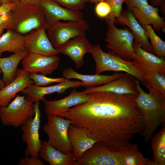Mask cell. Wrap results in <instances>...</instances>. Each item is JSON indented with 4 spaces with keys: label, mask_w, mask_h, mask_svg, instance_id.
Segmentation results:
<instances>
[{
    "label": "cell",
    "mask_w": 165,
    "mask_h": 165,
    "mask_svg": "<svg viewBox=\"0 0 165 165\" xmlns=\"http://www.w3.org/2000/svg\"><path fill=\"white\" fill-rule=\"evenodd\" d=\"M123 74L122 72H117L111 75H84L79 73L71 68H65L62 71L64 78L79 79L84 83V87L86 88L104 85L118 79Z\"/></svg>",
    "instance_id": "obj_22"
},
{
    "label": "cell",
    "mask_w": 165,
    "mask_h": 165,
    "mask_svg": "<svg viewBox=\"0 0 165 165\" xmlns=\"http://www.w3.org/2000/svg\"><path fill=\"white\" fill-rule=\"evenodd\" d=\"M47 122L43 126V130L47 135L49 144L52 147L65 154L72 152L73 147L68 136L71 121L60 116H47Z\"/></svg>",
    "instance_id": "obj_8"
},
{
    "label": "cell",
    "mask_w": 165,
    "mask_h": 165,
    "mask_svg": "<svg viewBox=\"0 0 165 165\" xmlns=\"http://www.w3.org/2000/svg\"><path fill=\"white\" fill-rule=\"evenodd\" d=\"M35 115L21 127L22 140L27 144L24 153L25 156L39 157V152L42 144L39 130L41 123V112L39 101L35 104Z\"/></svg>",
    "instance_id": "obj_10"
},
{
    "label": "cell",
    "mask_w": 165,
    "mask_h": 165,
    "mask_svg": "<svg viewBox=\"0 0 165 165\" xmlns=\"http://www.w3.org/2000/svg\"><path fill=\"white\" fill-rule=\"evenodd\" d=\"M60 57L29 53L22 60L23 69L29 73H38L47 76L58 67Z\"/></svg>",
    "instance_id": "obj_12"
},
{
    "label": "cell",
    "mask_w": 165,
    "mask_h": 165,
    "mask_svg": "<svg viewBox=\"0 0 165 165\" xmlns=\"http://www.w3.org/2000/svg\"><path fill=\"white\" fill-rule=\"evenodd\" d=\"M133 46L136 54L134 59L138 60L157 70L165 72L164 59L144 50L134 40Z\"/></svg>",
    "instance_id": "obj_27"
},
{
    "label": "cell",
    "mask_w": 165,
    "mask_h": 165,
    "mask_svg": "<svg viewBox=\"0 0 165 165\" xmlns=\"http://www.w3.org/2000/svg\"><path fill=\"white\" fill-rule=\"evenodd\" d=\"M85 102L56 113L86 130L92 138L108 148L120 151L143 132L145 123L135 99L137 95L106 91L88 93Z\"/></svg>",
    "instance_id": "obj_1"
},
{
    "label": "cell",
    "mask_w": 165,
    "mask_h": 165,
    "mask_svg": "<svg viewBox=\"0 0 165 165\" xmlns=\"http://www.w3.org/2000/svg\"><path fill=\"white\" fill-rule=\"evenodd\" d=\"M136 79L130 75L123 73L118 79L99 86L86 87L84 91L86 93L106 91L119 94L138 95Z\"/></svg>",
    "instance_id": "obj_15"
},
{
    "label": "cell",
    "mask_w": 165,
    "mask_h": 165,
    "mask_svg": "<svg viewBox=\"0 0 165 165\" xmlns=\"http://www.w3.org/2000/svg\"><path fill=\"white\" fill-rule=\"evenodd\" d=\"M84 83L81 81H71L67 79L59 84L49 86H38L32 84L24 89L21 92L26 95L28 99L32 102L44 101L46 99L45 96L57 93L61 94L65 93L70 88H77L84 87Z\"/></svg>",
    "instance_id": "obj_14"
},
{
    "label": "cell",
    "mask_w": 165,
    "mask_h": 165,
    "mask_svg": "<svg viewBox=\"0 0 165 165\" xmlns=\"http://www.w3.org/2000/svg\"><path fill=\"white\" fill-rule=\"evenodd\" d=\"M62 6L75 11H80L85 7L89 0H52Z\"/></svg>",
    "instance_id": "obj_33"
},
{
    "label": "cell",
    "mask_w": 165,
    "mask_h": 165,
    "mask_svg": "<svg viewBox=\"0 0 165 165\" xmlns=\"http://www.w3.org/2000/svg\"><path fill=\"white\" fill-rule=\"evenodd\" d=\"M89 53L92 54L96 63V74L108 71L123 72L135 78L145 87L149 86L145 78L133 66L131 61L123 60L111 50L105 53L97 44H92Z\"/></svg>",
    "instance_id": "obj_3"
},
{
    "label": "cell",
    "mask_w": 165,
    "mask_h": 165,
    "mask_svg": "<svg viewBox=\"0 0 165 165\" xmlns=\"http://www.w3.org/2000/svg\"><path fill=\"white\" fill-rule=\"evenodd\" d=\"M19 0H0V2L2 4L6 3H13L15 4Z\"/></svg>",
    "instance_id": "obj_41"
},
{
    "label": "cell",
    "mask_w": 165,
    "mask_h": 165,
    "mask_svg": "<svg viewBox=\"0 0 165 165\" xmlns=\"http://www.w3.org/2000/svg\"><path fill=\"white\" fill-rule=\"evenodd\" d=\"M24 3L32 5L38 6L40 0H19Z\"/></svg>",
    "instance_id": "obj_40"
},
{
    "label": "cell",
    "mask_w": 165,
    "mask_h": 165,
    "mask_svg": "<svg viewBox=\"0 0 165 165\" xmlns=\"http://www.w3.org/2000/svg\"><path fill=\"white\" fill-rule=\"evenodd\" d=\"M10 28L21 34L44 27L46 18L38 6L28 5L19 0L10 12Z\"/></svg>",
    "instance_id": "obj_4"
},
{
    "label": "cell",
    "mask_w": 165,
    "mask_h": 165,
    "mask_svg": "<svg viewBox=\"0 0 165 165\" xmlns=\"http://www.w3.org/2000/svg\"><path fill=\"white\" fill-rule=\"evenodd\" d=\"M10 12L0 16V28L4 30L9 29L10 20Z\"/></svg>",
    "instance_id": "obj_37"
},
{
    "label": "cell",
    "mask_w": 165,
    "mask_h": 165,
    "mask_svg": "<svg viewBox=\"0 0 165 165\" xmlns=\"http://www.w3.org/2000/svg\"><path fill=\"white\" fill-rule=\"evenodd\" d=\"M146 30L155 54L157 57L165 58V42L163 41L155 33L151 25L143 27Z\"/></svg>",
    "instance_id": "obj_29"
},
{
    "label": "cell",
    "mask_w": 165,
    "mask_h": 165,
    "mask_svg": "<svg viewBox=\"0 0 165 165\" xmlns=\"http://www.w3.org/2000/svg\"><path fill=\"white\" fill-rule=\"evenodd\" d=\"M18 165H44L45 164L39 157L25 156L24 158L20 160Z\"/></svg>",
    "instance_id": "obj_35"
},
{
    "label": "cell",
    "mask_w": 165,
    "mask_h": 165,
    "mask_svg": "<svg viewBox=\"0 0 165 165\" xmlns=\"http://www.w3.org/2000/svg\"><path fill=\"white\" fill-rule=\"evenodd\" d=\"M158 7L148 4L141 7L133 8L131 11L138 23L142 27L152 25L158 32L162 30L165 32V22L159 14Z\"/></svg>",
    "instance_id": "obj_21"
},
{
    "label": "cell",
    "mask_w": 165,
    "mask_h": 165,
    "mask_svg": "<svg viewBox=\"0 0 165 165\" xmlns=\"http://www.w3.org/2000/svg\"><path fill=\"white\" fill-rule=\"evenodd\" d=\"M68 136L73 148L75 160L78 161L83 153L98 141L89 135L85 129L71 124L68 129Z\"/></svg>",
    "instance_id": "obj_19"
},
{
    "label": "cell",
    "mask_w": 165,
    "mask_h": 165,
    "mask_svg": "<svg viewBox=\"0 0 165 165\" xmlns=\"http://www.w3.org/2000/svg\"><path fill=\"white\" fill-rule=\"evenodd\" d=\"M136 79L138 91L135 101L141 111L145 123V128L141 134L148 143L159 126L165 122V96L159 91L151 86L145 92Z\"/></svg>",
    "instance_id": "obj_2"
},
{
    "label": "cell",
    "mask_w": 165,
    "mask_h": 165,
    "mask_svg": "<svg viewBox=\"0 0 165 165\" xmlns=\"http://www.w3.org/2000/svg\"><path fill=\"white\" fill-rule=\"evenodd\" d=\"M26 50L20 51L6 57H0V69L3 74L2 79L7 85L15 78L18 64L28 53Z\"/></svg>",
    "instance_id": "obj_25"
},
{
    "label": "cell",
    "mask_w": 165,
    "mask_h": 165,
    "mask_svg": "<svg viewBox=\"0 0 165 165\" xmlns=\"http://www.w3.org/2000/svg\"><path fill=\"white\" fill-rule=\"evenodd\" d=\"M35 104L24 94L17 95L7 106L0 107V118L5 126H21L35 115Z\"/></svg>",
    "instance_id": "obj_6"
},
{
    "label": "cell",
    "mask_w": 165,
    "mask_h": 165,
    "mask_svg": "<svg viewBox=\"0 0 165 165\" xmlns=\"http://www.w3.org/2000/svg\"><path fill=\"white\" fill-rule=\"evenodd\" d=\"M151 3L152 6L154 7H158L161 4L165 2V0H147Z\"/></svg>",
    "instance_id": "obj_39"
},
{
    "label": "cell",
    "mask_w": 165,
    "mask_h": 165,
    "mask_svg": "<svg viewBox=\"0 0 165 165\" xmlns=\"http://www.w3.org/2000/svg\"><path fill=\"white\" fill-rule=\"evenodd\" d=\"M29 74L23 69H18L14 79L0 89V107L7 106L17 93L34 84Z\"/></svg>",
    "instance_id": "obj_18"
},
{
    "label": "cell",
    "mask_w": 165,
    "mask_h": 165,
    "mask_svg": "<svg viewBox=\"0 0 165 165\" xmlns=\"http://www.w3.org/2000/svg\"><path fill=\"white\" fill-rule=\"evenodd\" d=\"M25 48L28 53L46 56H57L60 53L52 45L44 27L33 30L26 35Z\"/></svg>",
    "instance_id": "obj_13"
},
{
    "label": "cell",
    "mask_w": 165,
    "mask_h": 165,
    "mask_svg": "<svg viewBox=\"0 0 165 165\" xmlns=\"http://www.w3.org/2000/svg\"><path fill=\"white\" fill-rule=\"evenodd\" d=\"M131 62L133 66L145 77L149 86L158 90L165 96V72L157 70L137 59Z\"/></svg>",
    "instance_id": "obj_24"
},
{
    "label": "cell",
    "mask_w": 165,
    "mask_h": 165,
    "mask_svg": "<svg viewBox=\"0 0 165 165\" xmlns=\"http://www.w3.org/2000/svg\"><path fill=\"white\" fill-rule=\"evenodd\" d=\"M15 4L6 3L2 4L0 6V16L8 13L12 10Z\"/></svg>",
    "instance_id": "obj_38"
},
{
    "label": "cell",
    "mask_w": 165,
    "mask_h": 165,
    "mask_svg": "<svg viewBox=\"0 0 165 165\" xmlns=\"http://www.w3.org/2000/svg\"><path fill=\"white\" fill-rule=\"evenodd\" d=\"M106 0H89V2L91 3H95L97 4V3L103 1H105Z\"/></svg>",
    "instance_id": "obj_43"
},
{
    "label": "cell",
    "mask_w": 165,
    "mask_h": 165,
    "mask_svg": "<svg viewBox=\"0 0 165 165\" xmlns=\"http://www.w3.org/2000/svg\"><path fill=\"white\" fill-rule=\"evenodd\" d=\"M26 38V35L7 29L0 37V55L5 51L14 53L25 50Z\"/></svg>",
    "instance_id": "obj_26"
},
{
    "label": "cell",
    "mask_w": 165,
    "mask_h": 165,
    "mask_svg": "<svg viewBox=\"0 0 165 165\" xmlns=\"http://www.w3.org/2000/svg\"><path fill=\"white\" fill-rule=\"evenodd\" d=\"M89 98L88 93L84 91L79 92L73 89L66 97L61 99L44 102L45 111L47 116L53 115L56 112L70 108L84 103Z\"/></svg>",
    "instance_id": "obj_20"
},
{
    "label": "cell",
    "mask_w": 165,
    "mask_h": 165,
    "mask_svg": "<svg viewBox=\"0 0 165 165\" xmlns=\"http://www.w3.org/2000/svg\"><path fill=\"white\" fill-rule=\"evenodd\" d=\"M92 45L84 35L72 38L56 49L59 53L71 58L75 67L79 68L83 66L84 56L89 53Z\"/></svg>",
    "instance_id": "obj_16"
},
{
    "label": "cell",
    "mask_w": 165,
    "mask_h": 165,
    "mask_svg": "<svg viewBox=\"0 0 165 165\" xmlns=\"http://www.w3.org/2000/svg\"><path fill=\"white\" fill-rule=\"evenodd\" d=\"M38 6L46 18L45 28L60 20L79 21L83 20V14L80 11H75L63 7L52 0H40Z\"/></svg>",
    "instance_id": "obj_11"
},
{
    "label": "cell",
    "mask_w": 165,
    "mask_h": 165,
    "mask_svg": "<svg viewBox=\"0 0 165 165\" xmlns=\"http://www.w3.org/2000/svg\"><path fill=\"white\" fill-rule=\"evenodd\" d=\"M89 26L87 22L83 19L64 23L58 21L50 25L46 30L52 45L56 48L72 38L85 35Z\"/></svg>",
    "instance_id": "obj_9"
},
{
    "label": "cell",
    "mask_w": 165,
    "mask_h": 165,
    "mask_svg": "<svg viewBox=\"0 0 165 165\" xmlns=\"http://www.w3.org/2000/svg\"><path fill=\"white\" fill-rule=\"evenodd\" d=\"M151 148L153 152V160L156 165H165V127L161 129L150 139Z\"/></svg>",
    "instance_id": "obj_28"
},
{
    "label": "cell",
    "mask_w": 165,
    "mask_h": 165,
    "mask_svg": "<svg viewBox=\"0 0 165 165\" xmlns=\"http://www.w3.org/2000/svg\"><path fill=\"white\" fill-rule=\"evenodd\" d=\"M2 72L1 69H0V74ZM5 86V85L3 82L2 81V79L0 78V89H1L4 87Z\"/></svg>",
    "instance_id": "obj_44"
},
{
    "label": "cell",
    "mask_w": 165,
    "mask_h": 165,
    "mask_svg": "<svg viewBox=\"0 0 165 165\" xmlns=\"http://www.w3.org/2000/svg\"><path fill=\"white\" fill-rule=\"evenodd\" d=\"M122 165H156L153 160L145 158L139 151L127 155Z\"/></svg>",
    "instance_id": "obj_30"
},
{
    "label": "cell",
    "mask_w": 165,
    "mask_h": 165,
    "mask_svg": "<svg viewBox=\"0 0 165 165\" xmlns=\"http://www.w3.org/2000/svg\"><path fill=\"white\" fill-rule=\"evenodd\" d=\"M95 10L98 16L101 18H106L110 13L111 8L106 1H103L96 4Z\"/></svg>",
    "instance_id": "obj_34"
},
{
    "label": "cell",
    "mask_w": 165,
    "mask_h": 165,
    "mask_svg": "<svg viewBox=\"0 0 165 165\" xmlns=\"http://www.w3.org/2000/svg\"><path fill=\"white\" fill-rule=\"evenodd\" d=\"M165 3H164L161 4L160 6V9L162 13L165 15Z\"/></svg>",
    "instance_id": "obj_42"
},
{
    "label": "cell",
    "mask_w": 165,
    "mask_h": 165,
    "mask_svg": "<svg viewBox=\"0 0 165 165\" xmlns=\"http://www.w3.org/2000/svg\"><path fill=\"white\" fill-rule=\"evenodd\" d=\"M39 154V156L50 165H76L73 152L63 153L51 146L47 141L42 142Z\"/></svg>",
    "instance_id": "obj_23"
},
{
    "label": "cell",
    "mask_w": 165,
    "mask_h": 165,
    "mask_svg": "<svg viewBox=\"0 0 165 165\" xmlns=\"http://www.w3.org/2000/svg\"><path fill=\"white\" fill-rule=\"evenodd\" d=\"M2 4L0 2V6L2 5Z\"/></svg>",
    "instance_id": "obj_46"
},
{
    "label": "cell",
    "mask_w": 165,
    "mask_h": 165,
    "mask_svg": "<svg viewBox=\"0 0 165 165\" xmlns=\"http://www.w3.org/2000/svg\"><path fill=\"white\" fill-rule=\"evenodd\" d=\"M4 30L0 28V37L2 35L3 32Z\"/></svg>",
    "instance_id": "obj_45"
},
{
    "label": "cell",
    "mask_w": 165,
    "mask_h": 165,
    "mask_svg": "<svg viewBox=\"0 0 165 165\" xmlns=\"http://www.w3.org/2000/svg\"><path fill=\"white\" fill-rule=\"evenodd\" d=\"M30 78L32 80L35 85L38 86H46L54 83H61L66 81L67 79L64 77L52 78L38 73H30Z\"/></svg>",
    "instance_id": "obj_31"
},
{
    "label": "cell",
    "mask_w": 165,
    "mask_h": 165,
    "mask_svg": "<svg viewBox=\"0 0 165 165\" xmlns=\"http://www.w3.org/2000/svg\"><path fill=\"white\" fill-rule=\"evenodd\" d=\"M115 24H108L105 40L107 47L119 57L127 61L134 60L135 53L133 47L134 37L130 29L117 28Z\"/></svg>",
    "instance_id": "obj_7"
},
{
    "label": "cell",
    "mask_w": 165,
    "mask_h": 165,
    "mask_svg": "<svg viewBox=\"0 0 165 165\" xmlns=\"http://www.w3.org/2000/svg\"><path fill=\"white\" fill-rule=\"evenodd\" d=\"M139 150L136 144H133L120 151H115L97 141L83 153L76 162V165H122L127 155Z\"/></svg>",
    "instance_id": "obj_5"
},
{
    "label": "cell",
    "mask_w": 165,
    "mask_h": 165,
    "mask_svg": "<svg viewBox=\"0 0 165 165\" xmlns=\"http://www.w3.org/2000/svg\"><path fill=\"white\" fill-rule=\"evenodd\" d=\"M110 5L111 11L109 16L106 18L107 25L114 24V20L119 16L122 10V5L124 0H106Z\"/></svg>",
    "instance_id": "obj_32"
},
{
    "label": "cell",
    "mask_w": 165,
    "mask_h": 165,
    "mask_svg": "<svg viewBox=\"0 0 165 165\" xmlns=\"http://www.w3.org/2000/svg\"><path fill=\"white\" fill-rule=\"evenodd\" d=\"M128 9L131 11L133 8H139L148 4L147 0H124Z\"/></svg>",
    "instance_id": "obj_36"
},
{
    "label": "cell",
    "mask_w": 165,
    "mask_h": 165,
    "mask_svg": "<svg viewBox=\"0 0 165 165\" xmlns=\"http://www.w3.org/2000/svg\"><path fill=\"white\" fill-rule=\"evenodd\" d=\"M114 24L127 26L133 33L134 40L144 50L155 54L145 29L138 23L131 11H122L119 16L115 19Z\"/></svg>",
    "instance_id": "obj_17"
}]
</instances>
